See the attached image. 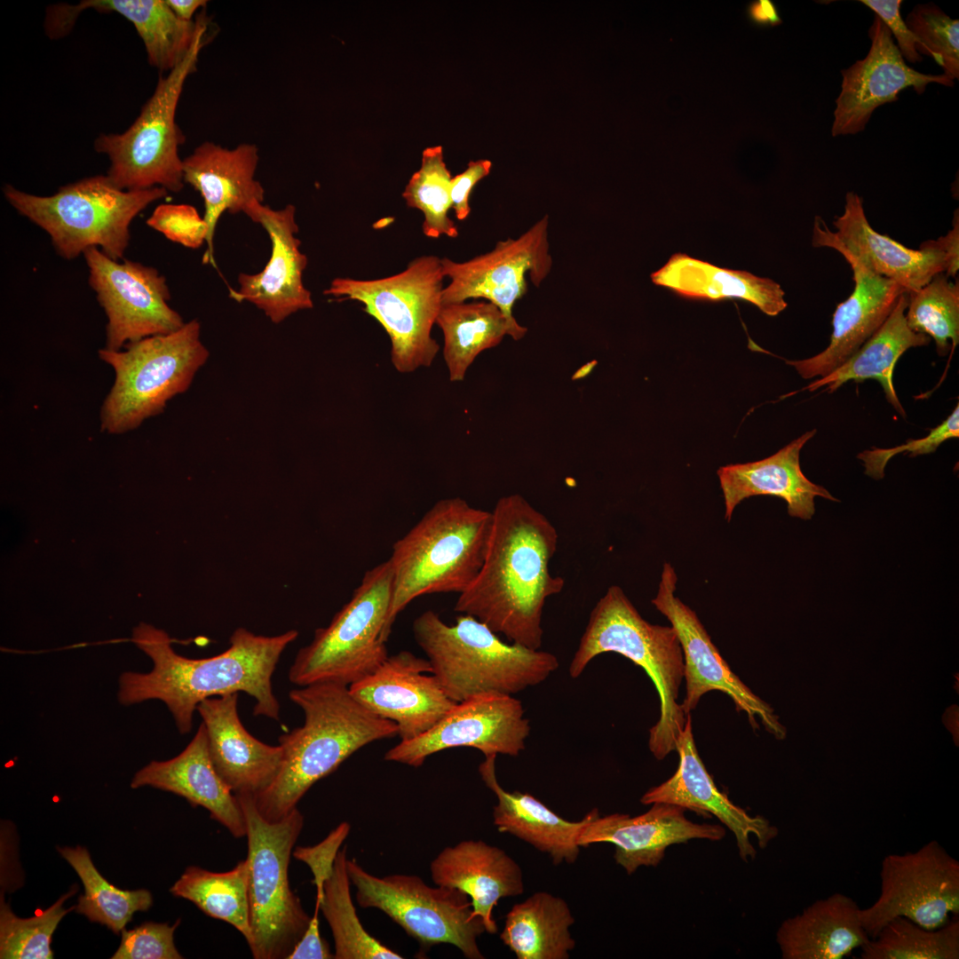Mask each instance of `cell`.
Instances as JSON below:
<instances>
[{
    "label": "cell",
    "mask_w": 959,
    "mask_h": 959,
    "mask_svg": "<svg viewBox=\"0 0 959 959\" xmlns=\"http://www.w3.org/2000/svg\"><path fill=\"white\" fill-rule=\"evenodd\" d=\"M296 630L275 636L258 635L243 627L230 637L229 647L217 655L192 659L178 654L168 633L145 622L133 629L132 641L152 661L145 673L125 671L118 679L117 700L131 706L150 700L164 703L180 734L193 727L194 713L205 699L243 692L256 700L255 716L280 718V703L272 677Z\"/></svg>",
    "instance_id": "1"
},
{
    "label": "cell",
    "mask_w": 959,
    "mask_h": 959,
    "mask_svg": "<svg viewBox=\"0 0 959 959\" xmlns=\"http://www.w3.org/2000/svg\"><path fill=\"white\" fill-rule=\"evenodd\" d=\"M491 512L484 563L458 595L455 610L477 618L512 643L540 649L544 605L565 586V580L550 571L558 531L519 494L499 498Z\"/></svg>",
    "instance_id": "2"
},
{
    "label": "cell",
    "mask_w": 959,
    "mask_h": 959,
    "mask_svg": "<svg viewBox=\"0 0 959 959\" xmlns=\"http://www.w3.org/2000/svg\"><path fill=\"white\" fill-rule=\"evenodd\" d=\"M289 698L304 712V724L279 737L283 749L280 772L266 789L254 796L259 813L272 822L297 808L315 782L354 752L398 735L394 722L362 706L346 686L315 683L292 689Z\"/></svg>",
    "instance_id": "3"
},
{
    "label": "cell",
    "mask_w": 959,
    "mask_h": 959,
    "mask_svg": "<svg viewBox=\"0 0 959 959\" xmlns=\"http://www.w3.org/2000/svg\"><path fill=\"white\" fill-rule=\"evenodd\" d=\"M491 527V511L460 497L445 498L394 543L384 642L398 614L415 598L434 593L459 595L472 584L484 563Z\"/></svg>",
    "instance_id": "4"
},
{
    "label": "cell",
    "mask_w": 959,
    "mask_h": 959,
    "mask_svg": "<svg viewBox=\"0 0 959 959\" xmlns=\"http://www.w3.org/2000/svg\"><path fill=\"white\" fill-rule=\"evenodd\" d=\"M412 630L432 674L456 702L480 694L513 695L541 684L559 667L555 654L505 643L470 614H461L449 625L427 610Z\"/></svg>",
    "instance_id": "5"
},
{
    "label": "cell",
    "mask_w": 959,
    "mask_h": 959,
    "mask_svg": "<svg viewBox=\"0 0 959 959\" xmlns=\"http://www.w3.org/2000/svg\"><path fill=\"white\" fill-rule=\"evenodd\" d=\"M616 653L641 667L660 698V717L649 731L648 748L662 760L676 750L687 715L678 703L684 678V655L672 626L646 621L622 589L610 586L591 610L569 666L578 678L596 656Z\"/></svg>",
    "instance_id": "6"
},
{
    "label": "cell",
    "mask_w": 959,
    "mask_h": 959,
    "mask_svg": "<svg viewBox=\"0 0 959 959\" xmlns=\"http://www.w3.org/2000/svg\"><path fill=\"white\" fill-rule=\"evenodd\" d=\"M5 200L20 215L45 231L55 251L71 260L92 247L115 260L123 258L132 220L152 202L167 196L162 187L123 190L107 175H95L36 195L12 185Z\"/></svg>",
    "instance_id": "7"
},
{
    "label": "cell",
    "mask_w": 959,
    "mask_h": 959,
    "mask_svg": "<svg viewBox=\"0 0 959 959\" xmlns=\"http://www.w3.org/2000/svg\"><path fill=\"white\" fill-rule=\"evenodd\" d=\"M98 354L115 372L101 405L100 429L122 434L162 413L170 400L185 392L210 353L201 340V324L193 319L173 332L145 337L118 351L103 347Z\"/></svg>",
    "instance_id": "8"
},
{
    "label": "cell",
    "mask_w": 959,
    "mask_h": 959,
    "mask_svg": "<svg viewBox=\"0 0 959 959\" xmlns=\"http://www.w3.org/2000/svg\"><path fill=\"white\" fill-rule=\"evenodd\" d=\"M234 795L248 838L249 947L255 959H288L311 921L289 882V860L304 816L295 808L283 819L268 821L259 813L253 795Z\"/></svg>",
    "instance_id": "9"
},
{
    "label": "cell",
    "mask_w": 959,
    "mask_h": 959,
    "mask_svg": "<svg viewBox=\"0 0 959 959\" xmlns=\"http://www.w3.org/2000/svg\"><path fill=\"white\" fill-rule=\"evenodd\" d=\"M392 593L387 559L366 571L350 600L297 652L289 681L297 686L332 682L349 687L373 673L388 657L382 636Z\"/></svg>",
    "instance_id": "10"
},
{
    "label": "cell",
    "mask_w": 959,
    "mask_h": 959,
    "mask_svg": "<svg viewBox=\"0 0 959 959\" xmlns=\"http://www.w3.org/2000/svg\"><path fill=\"white\" fill-rule=\"evenodd\" d=\"M441 258L424 255L400 273L375 280L337 277L326 296L356 300L384 328L391 341V361L400 373L430 367L440 345L432 329L442 305Z\"/></svg>",
    "instance_id": "11"
},
{
    "label": "cell",
    "mask_w": 959,
    "mask_h": 959,
    "mask_svg": "<svg viewBox=\"0 0 959 959\" xmlns=\"http://www.w3.org/2000/svg\"><path fill=\"white\" fill-rule=\"evenodd\" d=\"M206 33L199 36L178 66L159 77L154 93L125 131L101 133L95 139V151L106 155L110 162L106 175L117 187H162L174 193L183 189V159L178 147L186 137L176 122V112L186 81L196 70Z\"/></svg>",
    "instance_id": "12"
},
{
    "label": "cell",
    "mask_w": 959,
    "mask_h": 959,
    "mask_svg": "<svg viewBox=\"0 0 959 959\" xmlns=\"http://www.w3.org/2000/svg\"><path fill=\"white\" fill-rule=\"evenodd\" d=\"M346 866L361 907L381 910L424 947L450 944L466 958H484L478 938L486 930L464 892L429 886L416 876H376L354 860H347Z\"/></svg>",
    "instance_id": "13"
},
{
    "label": "cell",
    "mask_w": 959,
    "mask_h": 959,
    "mask_svg": "<svg viewBox=\"0 0 959 959\" xmlns=\"http://www.w3.org/2000/svg\"><path fill=\"white\" fill-rule=\"evenodd\" d=\"M880 880L879 897L860 911L869 939L897 916L935 930L950 914H959V861L935 840L915 852L886 855Z\"/></svg>",
    "instance_id": "14"
},
{
    "label": "cell",
    "mask_w": 959,
    "mask_h": 959,
    "mask_svg": "<svg viewBox=\"0 0 959 959\" xmlns=\"http://www.w3.org/2000/svg\"><path fill=\"white\" fill-rule=\"evenodd\" d=\"M88 283L107 319L106 345L121 350L130 343L163 335L185 321L169 305L170 292L159 271L139 262L115 260L92 247L83 252Z\"/></svg>",
    "instance_id": "15"
},
{
    "label": "cell",
    "mask_w": 959,
    "mask_h": 959,
    "mask_svg": "<svg viewBox=\"0 0 959 959\" xmlns=\"http://www.w3.org/2000/svg\"><path fill=\"white\" fill-rule=\"evenodd\" d=\"M548 227L545 216L518 238L499 241L489 252L464 262L441 258L443 274L449 279L442 304L482 298L516 320L512 310L527 290V275L539 287L551 272Z\"/></svg>",
    "instance_id": "16"
},
{
    "label": "cell",
    "mask_w": 959,
    "mask_h": 959,
    "mask_svg": "<svg viewBox=\"0 0 959 959\" xmlns=\"http://www.w3.org/2000/svg\"><path fill=\"white\" fill-rule=\"evenodd\" d=\"M522 702L513 695L488 693L457 702L430 730L408 741H400L384 755V760L421 766L439 751L470 747L485 757L498 754L517 757L526 748L530 725Z\"/></svg>",
    "instance_id": "17"
},
{
    "label": "cell",
    "mask_w": 959,
    "mask_h": 959,
    "mask_svg": "<svg viewBox=\"0 0 959 959\" xmlns=\"http://www.w3.org/2000/svg\"><path fill=\"white\" fill-rule=\"evenodd\" d=\"M677 581L671 564L664 563L658 592L651 602L671 623L681 645L686 695L680 705L685 714L691 713L703 694L719 691L733 700L737 710L747 714L754 728L758 717L767 731L782 738L784 728L773 709L732 671L695 612L675 596Z\"/></svg>",
    "instance_id": "18"
},
{
    "label": "cell",
    "mask_w": 959,
    "mask_h": 959,
    "mask_svg": "<svg viewBox=\"0 0 959 959\" xmlns=\"http://www.w3.org/2000/svg\"><path fill=\"white\" fill-rule=\"evenodd\" d=\"M868 36L871 46L868 55L841 71L843 80L836 99L833 137L862 131L878 107L898 100L899 93L907 88L912 87L922 94L930 83L954 85V80L944 74H923L908 67L878 16Z\"/></svg>",
    "instance_id": "19"
},
{
    "label": "cell",
    "mask_w": 959,
    "mask_h": 959,
    "mask_svg": "<svg viewBox=\"0 0 959 959\" xmlns=\"http://www.w3.org/2000/svg\"><path fill=\"white\" fill-rule=\"evenodd\" d=\"M244 214L268 234L271 256L259 273H240L238 289H229V297L239 303L254 305L274 324L297 312L313 308L312 293L303 281L308 260L296 236V207L287 204L274 210L255 202Z\"/></svg>",
    "instance_id": "20"
},
{
    "label": "cell",
    "mask_w": 959,
    "mask_h": 959,
    "mask_svg": "<svg viewBox=\"0 0 959 959\" xmlns=\"http://www.w3.org/2000/svg\"><path fill=\"white\" fill-rule=\"evenodd\" d=\"M833 225L836 232L821 218H815L813 247L846 252L869 271L895 281L907 293L920 289L934 275L947 269L946 256L934 240L925 241L918 250H912L874 230L865 215L861 198L853 192L847 193L844 211L836 217Z\"/></svg>",
    "instance_id": "21"
},
{
    "label": "cell",
    "mask_w": 959,
    "mask_h": 959,
    "mask_svg": "<svg viewBox=\"0 0 959 959\" xmlns=\"http://www.w3.org/2000/svg\"><path fill=\"white\" fill-rule=\"evenodd\" d=\"M349 691L369 711L394 722L401 741L427 732L457 703L444 693L428 660L408 651L388 655Z\"/></svg>",
    "instance_id": "22"
},
{
    "label": "cell",
    "mask_w": 959,
    "mask_h": 959,
    "mask_svg": "<svg viewBox=\"0 0 959 959\" xmlns=\"http://www.w3.org/2000/svg\"><path fill=\"white\" fill-rule=\"evenodd\" d=\"M685 811L678 805L654 803L648 811L634 817L619 812L601 817L595 808L577 844L580 847L597 843L614 844L615 862L631 875L639 867L658 866L672 844L725 837V829L721 825L694 823L686 817Z\"/></svg>",
    "instance_id": "23"
},
{
    "label": "cell",
    "mask_w": 959,
    "mask_h": 959,
    "mask_svg": "<svg viewBox=\"0 0 959 959\" xmlns=\"http://www.w3.org/2000/svg\"><path fill=\"white\" fill-rule=\"evenodd\" d=\"M676 751L679 765L675 773L649 789L640 802L643 804H670L703 816L714 815L733 833L740 857L744 861L754 859L757 851L750 842V836H755L758 846L765 849L778 836V828L760 815H749L717 789L699 756L690 714L676 743Z\"/></svg>",
    "instance_id": "24"
},
{
    "label": "cell",
    "mask_w": 959,
    "mask_h": 959,
    "mask_svg": "<svg viewBox=\"0 0 959 959\" xmlns=\"http://www.w3.org/2000/svg\"><path fill=\"white\" fill-rule=\"evenodd\" d=\"M258 148L242 143L226 148L205 141L183 159V178L203 199V218L208 227L202 263L216 267L213 239L222 214L245 213L255 202H264L265 189L256 178Z\"/></svg>",
    "instance_id": "25"
},
{
    "label": "cell",
    "mask_w": 959,
    "mask_h": 959,
    "mask_svg": "<svg viewBox=\"0 0 959 959\" xmlns=\"http://www.w3.org/2000/svg\"><path fill=\"white\" fill-rule=\"evenodd\" d=\"M238 693L214 696L196 709L208 734L212 765L234 794L257 796L277 777L283 749L251 735L238 714Z\"/></svg>",
    "instance_id": "26"
},
{
    "label": "cell",
    "mask_w": 959,
    "mask_h": 959,
    "mask_svg": "<svg viewBox=\"0 0 959 959\" xmlns=\"http://www.w3.org/2000/svg\"><path fill=\"white\" fill-rule=\"evenodd\" d=\"M853 272L854 288L837 305L828 345L800 361H787L804 379L826 376L851 357L885 321L906 290L895 281L874 273L846 252L840 253Z\"/></svg>",
    "instance_id": "27"
},
{
    "label": "cell",
    "mask_w": 959,
    "mask_h": 959,
    "mask_svg": "<svg viewBox=\"0 0 959 959\" xmlns=\"http://www.w3.org/2000/svg\"><path fill=\"white\" fill-rule=\"evenodd\" d=\"M150 786L184 797L207 809L235 837L246 836V823L236 796L216 772L210 757L208 734L202 722L187 746L165 761H151L133 776L131 788Z\"/></svg>",
    "instance_id": "28"
},
{
    "label": "cell",
    "mask_w": 959,
    "mask_h": 959,
    "mask_svg": "<svg viewBox=\"0 0 959 959\" xmlns=\"http://www.w3.org/2000/svg\"><path fill=\"white\" fill-rule=\"evenodd\" d=\"M436 885L457 889L471 900L472 912L485 930L495 934L493 909L506 897L524 892L520 866L503 849L482 840H464L445 847L431 862Z\"/></svg>",
    "instance_id": "29"
},
{
    "label": "cell",
    "mask_w": 959,
    "mask_h": 959,
    "mask_svg": "<svg viewBox=\"0 0 959 959\" xmlns=\"http://www.w3.org/2000/svg\"><path fill=\"white\" fill-rule=\"evenodd\" d=\"M816 433L804 432L775 454L756 462L720 467L717 475L723 491L725 518L731 520L735 507L744 499L768 495L783 499L791 517L810 519L816 496L838 501L825 487L810 481L800 467V451Z\"/></svg>",
    "instance_id": "30"
},
{
    "label": "cell",
    "mask_w": 959,
    "mask_h": 959,
    "mask_svg": "<svg viewBox=\"0 0 959 959\" xmlns=\"http://www.w3.org/2000/svg\"><path fill=\"white\" fill-rule=\"evenodd\" d=\"M495 755L485 757L479 772L487 787L495 795L494 824L500 833L511 834L547 853L554 865L575 863L580 854L577 844L583 827L595 808L581 820L570 821L559 816L528 793L510 792L502 788L495 774Z\"/></svg>",
    "instance_id": "31"
},
{
    "label": "cell",
    "mask_w": 959,
    "mask_h": 959,
    "mask_svg": "<svg viewBox=\"0 0 959 959\" xmlns=\"http://www.w3.org/2000/svg\"><path fill=\"white\" fill-rule=\"evenodd\" d=\"M860 908L841 892L815 900L784 920L776 932L783 959H841L868 939Z\"/></svg>",
    "instance_id": "32"
},
{
    "label": "cell",
    "mask_w": 959,
    "mask_h": 959,
    "mask_svg": "<svg viewBox=\"0 0 959 959\" xmlns=\"http://www.w3.org/2000/svg\"><path fill=\"white\" fill-rule=\"evenodd\" d=\"M114 12L132 23L140 36L149 64L169 73L188 55L200 36L208 30L205 16L186 21L178 18L166 0H86L76 5H60L63 22L73 26L82 11Z\"/></svg>",
    "instance_id": "33"
},
{
    "label": "cell",
    "mask_w": 959,
    "mask_h": 959,
    "mask_svg": "<svg viewBox=\"0 0 959 959\" xmlns=\"http://www.w3.org/2000/svg\"><path fill=\"white\" fill-rule=\"evenodd\" d=\"M654 284L693 299L740 298L776 316L787 307L785 292L774 281L742 270L722 268L686 253L673 254L651 274Z\"/></svg>",
    "instance_id": "34"
},
{
    "label": "cell",
    "mask_w": 959,
    "mask_h": 959,
    "mask_svg": "<svg viewBox=\"0 0 959 959\" xmlns=\"http://www.w3.org/2000/svg\"><path fill=\"white\" fill-rule=\"evenodd\" d=\"M907 292L901 294L882 326L841 366L815 380L804 389L810 392L827 386L829 392L836 391L850 380L862 382L876 379L883 387L889 403L906 417L893 385L894 367L900 357L909 348L923 346L931 338L911 330L906 321Z\"/></svg>",
    "instance_id": "35"
},
{
    "label": "cell",
    "mask_w": 959,
    "mask_h": 959,
    "mask_svg": "<svg viewBox=\"0 0 959 959\" xmlns=\"http://www.w3.org/2000/svg\"><path fill=\"white\" fill-rule=\"evenodd\" d=\"M436 324L443 333V358L452 382L463 381L478 355L504 337L520 340L527 332L487 300L442 304Z\"/></svg>",
    "instance_id": "36"
},
{
    "label": "cell",
    "mask_w": 959,
    "mask_h": 959,
    "mask_svg": "<svg viewBox=\"0 0 959 959\" xmlns=\"http://www.w3.org/2000/svg\"><path fill=\"white\" fill-rule=\"evenodd\" d=\"M575 921L562 898L537 892L507 913L500 939L518 959H567Z\"/></svg>",
    "instance_id": "37"
},
{
    "label": "cell",
    "mask_w": 959,
    "mask_h": 959,
    "mask_svg": "<svg viewBox=\"0 0 959 959\" xmlns=\"http://www.w3.org/2000/svg\"><path fill=\"white\" fill-rule=\"evenodd\" d=\"M170 893L192 901L207 915L228 923L251 941L248 867L246 860L226 872H212L196 866L186 868L170 889Z\"/></svg>",
    "instance_id": "38"
},
{
    "label": "cell",
    "mask_w": 959,
    "mask_h": 959,
    "mask_svg": "<svg viewBox=\"0 0 959 959\" xmlns=\"http://www.w3.org/2000/svg\"><path fill=\"white\" fill-rule=\"evenodd\" d=\"M346 847L336 858L333 871L324 882L316 905L332 931L334 959H401L400 954L382 944L363 927L351 896Z\"/></svg>",
    "instance_id": "39"
},
{
    "label": "cell",
    "mask_w": 959,
    "mask_h": 959,
    "mask_svg": "<svg viewBox=\"0 0 959 959\" xmlns=\"http://www.w3.org/2000/svg\"><path fill=\"white\" fill-rule=\"evenodd\" d=\"M61 857L80 877L84 893L78 898L75 911L91 922L106 925L114 933L122 932L137 911L152 906L149 891L122 890L107 882L94 866L87 849L82 846L58 848Z\"/></svg>",
    "instance_id": "40"
},
{
    "label": "cell",
    "mask_w": 959,
    "mask_h": 959,
    "mask_svg": "<svg viewBox=\"0 0 959 959\" xmlns=\"http://www.w3.org/2000/svg\"><path fill=\"white\" fill-rule=\"evenodd\" d=\"M860 948L862 959H958L959 920L928 930L897 916Z\"/></svg>",
    "instance_id": "41"
},
{
    "label": "cell",
    "mask_w": 959,
    "mask_h": 959,
    "mask_svg": "<svg viewBox=\"0 0 959 959\" xmlns=\"http://www.w3.org/2000/svg\"><path fill=\"white\" fill-rule=\"evenodd\" d=\"M908 328L935 341L939 356L952 353L959 342V282L937 273L920 289L907 293Z\"/></svg>",
    "instance_id": "42"
},
{
    "label": "cell",
    "mask_w": 959,
    "mask_h": 959,
    "mask_svg": "<svg viewBox=\"0 0 959 959\" xmlns=\"http://www.w3.org/2000/svg\"><path fill=\"white\" fill-rule=\"evenodd\" d=\"M451 178L442 147H430L423 151L421 167L411 176L402 193L408 207L422 211L423 233L429 238L458 236V229L448 217Z\"/></svg>",
    "instance_id": "43"
},
{
    "label": "cell",
    "mask_w": 959,
    "mask_h": 959,
    "mask_svg": "<svg viewBox=\"0 0 959 959\" xmlns=\"http://www.w3.org/2000/svg\"><path fill=\"white\" fill-rule=\"evenodd\" d=\"M78 886L62 895L53 905L30 918H20L10 906L0 900V958L1 959H52L51 941L61 919L75 906L64 908V902L73 896Z\"/></svg>",
    "instance_id": "44"
},
{
    "label": "cell",
    "mask_w": 959,
    "mask_h": 959,
    "mask_svg": "<svg viewBox=\"0 0 959 959\" xmlns=\"http://www.w3.org/2000/svg\"><path fill=\"white\" fill-rule=\"evenodd\" d=\"M906 25L921 43L919 54H925L943 68L952 80L959 77V20L947 15L933 4L915 5L906 18Z\"/></svg>",
    "instance_id": "45"
},
{
    "label": "cell",
    "mask_w": 959,
    "mask_h": 959,
    "mask_svg": "<svg viewBox=\"0 0 959 959\" xmlns=\"http://www.w3.org/2000/svg\"><path fill=\"white\" fill-rule=\"evenodd\" d=\"M180 919L173 925L146 922L132 930L122 931L121 944L112 959H181L174 944V932Z\"/></svg>",
    "instance_id": "46"
},
{
    "label": "cell",
    "mask_w": 959,
    "mask_h": 959,
    "mask_svg": "<svg viewBox=\"0 0 959 959\" xmlns=\"http://www.w3.org/2000/svg\"><path fill=\"white\" fill-rule=\"evenodd\" d=\"M147 225L168 240L186 248L199 249L206 244L208 227L203 217L186 203L159 204L147 219Z\"/></svg>",
    "instance_id": "47"
},
{
    "label": "cell",
    "mask_w": 959,
    "mask_h": 959,
    "mask_svg": "<svg viewBox=\"0 0 959 959\" xmlns=\"http://www.w3.org/2000/svg\"><path fill=\"white\" fill-rule=\"evenodd\" d=\"M959 436V405H956L949 416L940 424L931 429L929 434L918 440H907L905 444L892 448L865 450L858 455L863 462L865 473L874 479H882L884 467L889 460L900 453H910L911 456L934 452L944 441Z\"/></svg>",
    "instance_id": "48"
},
{
    "label": "cell",
    "mask_w": 959,
    "mask_h": 959,
    "mask_svg": "<svg viewBox=\"0 0 959 959\" xmlns=\"http://www.w3.org/2000/svg\"><path fill=\"white\" fill-rule=\"evenodd\" d=\"M350 828V824L344 821L318 844L308 847L297 846L293 851V856L310 868L313 876V883L317 890L316 896L321 893L324 882L331 875L337 855Z\"/></svg>",
    "instance_id": "49"
},
{
    "label": "cell",
    "mask_w": 959,
    "mask_h": 959,
    "mask_svg": "<svg viewBox=\"0 0 959 959\" xmlns=\"http://www.w3.org/2000/svg\"><path fill=\"white\" fill-rule=\"evenodd\" d=\"M863 4L872 9L883 22L886 25L891 34L898 42V49L902 57L909 62L916 63L923 60L919 54L921 43L909 30L905 20L900 15V0H864Z\"/></svg>",
    "instance_id": "50"
},
{
    "label": "cell",
    "mask_w": 959,
    "mask_h": 959,
    "mask_svg": "<svg viewBox=\"0 0 959 959\" xmlns=\"http://www.w3.org/2000/svg\"><path fill=\"white\" fill-rule=\"evenodd\" d=\"M491 168L492 162L489 160L471 161L465 170L451 178V208L458 220H464L469 217L472 190L480 180L490 173Z\"/></svg>",
    "instance_id": "51"
},
{
    "label": "cell",
    "mask_w": 959,
    "mask_h": 959,
    "mask_svg": "<svg viewBox=\"0 0 959 959\" xmlns=\"http://www.w3.org/2000/svg\"><path fill=\"white\" fill-rule=\"evenodd\" d=\"M319 907L315 906L310 923L297 943L288 959H332L329 943L321 936L319 923Z\"/></svg>",
    "instance_id": "52"
},
{
    "label": "cell",
    "mask_w": 959,
    "mask_h": 959,
    "mask_svg": "<svg viewBox=\"0 0 959 959\" xmlns=\"http://www.w3.org/2000/svg\"><path fill=\"white\" fill-rule=\"evenodd\" d=\"M935 245L946 256L948 278H955L959 269V216L958 210L954 212L953 226L944 236L934 240Z\"/></svg>",
    "instance_id": "53"
},
{
    "label": "cell",
    "mask_w": 959,
    "mask_h": 959,
    "mask_svg": "<svg viewBox=\"0 0 959 959\" xmlns=\"http://www.w3.org/2000/svg\"><path fill=\"white\" fill-rule=\"evenodd\" d=\"M749 19L757 24L775 25L780 18L773 4L767 0L752 2L748 8Z\"/></svg>",
    "instance_id": "54"
},
{
    "label": "cell",
    "mask_w": 959,
    "mask_h": 959,
    "mask_svg": "<svg viewBox=\"0 0 959 959\" xmlns=\"http://www.w3.org/2000/svg\"><path fill=\"white\" fill-rule=\"evenodd\" d=\"M170 8L183 20L192 21L196 12L207 4L204 0H166Z\"/></svg>",
    "instance_id": "55"
},
{
    "label": "cell",
    "mask_w": 959,
    "mask_h": 959,
    "mask_svg": "<svg viewBox=\"0 0 959 959\" xmlns=\"http://www.w3.org/2000/svg\"><path fill=\"white\" fill-rule=\"evenodd\" d=\"M597 365L596 361H590L580 368L573 376V379H580L589 375Z\"/></svg>",
    "instance_id": "56"
}]
</instances>
